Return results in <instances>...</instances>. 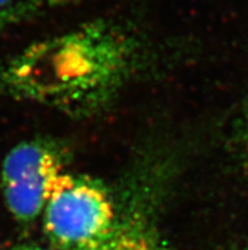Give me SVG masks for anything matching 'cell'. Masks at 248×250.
<instances>
[{
  "instance_id": "cell-3",
  "label": "cell",
  "mask_w": 248,
  "mask_h": 250,
  "mask_svg": "<svg viewBox=\"0 0 248 250\" xmlns=\"http://www.w3.org/2000/svg\"><path fill=\"white\" fill-rule=\"evenodd\" d=\"M80 250H165L142 226L115 225L103 240Z\"/></svg>"
},
{
  "instance_id": "cell-1",
  "label": "cell",
  "mask_w": 248,
  "mask_h": 250,
  "mask_svg": "<svg viewBox=\"0 0 248 250\" xmlns=\"http://www.w3.org/2000/svg\"><path fill=\"white\" fill-rule=\"evenodd\" d=\"M113 202L100 184L69 173L61 177L44 207V230L58 249L80 250L113 231Z\"/></svg>"
},
{
  "instance_id": "cell-4",
  "label": "cell",
  "mask_w": 248,
  "mask_h": 250,
  "mask_svg": "<svg viewBox=\"0 0 248 250\" xmlns=\"http://www.w3.org/2000/svg\"><path fill=\"white\" fill-rule=\"evenodd\" d=\"M29 9H35V4L33 5L17 4V5H12L6 9L0 10V29H3L6 24H9L13 21L20 18V16Z\"/></svg>"
},
{
  "instance_id": "cell-2",
  "label": "cell",
  "mask_w": 248,
  "mask_h": 250,
  "mask_svg": "<svg viewBox=\"0 0 248 250\" xmlns=\"http://www.w3.org/2000/svg\"><path fill=\"white\" fill-rule=\"evenodd\" d=\"M63 174L60 155L43 143H22L10 150L3 163L1 186L14 219L22 222L37 219Z\"/></svg>"
},
{
  "instance_id": "cell-5",
  "label": "cell",
  "mask_w": 248,
  "mask_h": 250,
  "mask_svg": "<svg viewBox=\"0 0 248 250\" xmlns=\"http://www.w3.org/2000/svg\"><path fill=\"white\" fill-rule=\"evenodd\" d=\"M13 1H14V0H0V10L6 9V8L12 6Z\"/></svg>"
},
{
  "instance_id": "cell-7",
  "label": "cell",
  "mask_w": 248,
  "mask_h": 250,
  "mask_svg": "<svg viewBox=\"0 0 248 250\" xmlns=\"http://www.w3.org/2000/svg\"><path fill=\"white\" fill-rule=\"evenodd\" d=\"M245 131H246V140H247V145H248V109H247V114H246V126H245Z\"/></svg>"
},
{
  "instance_id": "cell-6",
  "label": "cell",
  "mask_w": 248,
  "mask_h": 250,
  "mask_svg": "<svg viewBox=\"0 0 248 250\" xmlns=\"http://www.w3.org/2000/svg\"><path fill=\"white\" fill-rule=\"evenodd\" d=\"M13 250H47V249H43V248H39V247H19Z\"/></svg>"
}]
</instances>
